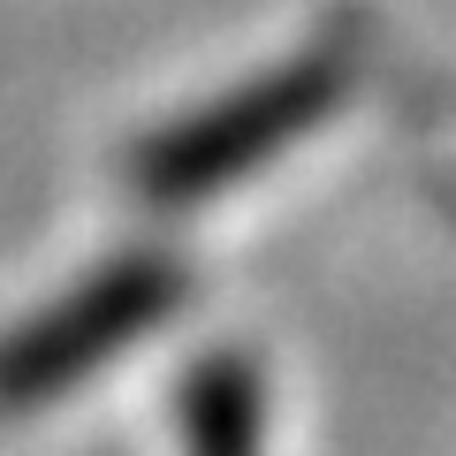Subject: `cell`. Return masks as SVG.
I'll list each match as a JSON object with an SVG mask.
<instances>
[{
  "label": "cell",
  "instance_id": "1",
  "mask_svg": "<svg viewBox=\"0 0 456 456\" xmlns=\"http://www.w3.org/2000/svg\"><path fill=\"white\" fill-rule=\"evenodd\" d=\"M342 92H350V53H335V46L305 53V61L274 69V77L244 84V92H228L221 107H198L191 122L160 130L137 152V191L160 198V206L221 191V183H236L244 167H259V160H274L281 145H297Z\"/></svg>",
  "mask_w": 456,
  "mask_h": 456
},
{
  "label": "cell",
  "instance_id": "2",
  "mask_svg": "<svg viewBox=\"0 0 456 456\" xmlns=\"http://www.w3.org/2000/svg\"><path fill=\"white\" fill-rule=\"evenodd\" d=\"M167 305H175V266H160V259H122L107 274H92L84 289H69L53 312L23 320L0 342V411H31V403L69 395L122 342L145 335Z\"/></svg>",
  "mask_w": 456,
  "mask_h": 456
}]
</instances>
